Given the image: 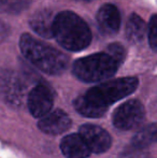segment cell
Wrapping results in <instances>:
<instances>
[{
  "instance_id": "14",
  "label": "cell",
  "mask_w": 157,
  "mask_h": 158,
  "mask_svg": "<svg viewBox=\"0 0 157 158\" xmlns=\"http://www.w3.org/2000/svg\"><path fill=\"white\" fill-rule=\"evenodd\" d=\"M155 142H157V123L142 127L132 138L131 143L136 148H145Z\"/></svg>"
},
{
  "instance_id": "1",
  "label": "cell",
  "mask_w": 157,
  "mask_h": 158,
  "mask_svg": "<svg viewBox=\"0 0 157 158\" xmlns=\"http://www.w3.org/2000/svg\"><path fill=\"white\" fill-rule=\"evenodd\" d=\"M19 48L28 61L46 74H60L69 64L67 55L29 33H24L21 37Z\"/></svg>"
},
{
  "instance_id": "18",
  "label": "cell",
  "mask_w": 157,
  "mask_h": 158,
  "mask_svg": "<svg viewBox=\"0 0 157 158\" xmlns=\"http://www.w3.org/2000/svg\"><path fill=\"white\" fill-rule=\"evenodd\" d=\"M147 31H149L150 46L154 52H157V14H154L150 19Z\"/></svg>"
},
{
  "instance_id": "2",
  "label": "cell",
  "mask_w": 157,
  "mask_h": 158,
  "mask_svg": "<svg viewBox=\"0 0 157 158\" xmlns=\"http://www.w3.org/2000/svg\"><path fill=\"white\" fill-rule=\"evenodd\" d=\"M53 33L59 45L72 52L84 50L92 41V32L86 22L71 11H64L55 16Z\"/></svg>"
},
{
  "instance_id": "5",
  "label": "cell",
  "mask_w": 157,
  "mask_h": 158,
  "mask_svg": "<svg viewBox=\"0 0 157 158\" xmlns=\"http://www.w3.org/2000/svg\"><path fill=\"white\" fill-rule=\"evenodd\" d=\"M144 106L138 100H128L118 106L112 115L114 127L122 130H130L140 126L144 121Z\"/></svg>"
},
{
  "instance_id": "16",
  "label": "cell",
  "mask_w": 157,
  "mask_h": 158,
  "mask_svg": "<svg viewBox=\"0 0 157 158\" xmlns=\"http://www.w3.org/2000/svg\"><path fill=\"white\" fill-rule=\"evenodd\" d=\"M32 0H0V11L6 14L17 15L29 8Z\"/></svg>"
},
{
  "instance_id": "13",
  "label": "cell",
  "mask_w": 157,
  "mask_h": 158,
  "mask_svg": "<svg viewBox=\"0 0 157 158\" xmlns=\"http://www.w3.org/2000/svg\"><path fill=\"white\" fill-rule=\"evenodd\" d=\"M2 92L6 97L13 103H19L23 95V86L15 75L6 73L1 79Z\"/></svg>"
},
{
  "instance_id": "7",
  "label": "cell",
  "mask_w": 157,
  "mask_h": 158,
  "mask_svg": "<svg viewBox=\"0 0 157 158\" xmlns=\"http://www.w3.org/2000/svg\"><path fill=\"white\" fill-rule=\"evenodd\" d=\"M54 103V97L50 88L44 85H37L28 95L27 104L29 112L36 118H42L51 112Z\"/></svg>"
},
{
  "instance_id": "8",
  "label": "cell",
  "mask_w": 157,
  "mask_h": 158,
  "mask_svg": "<svg viewBox=\"0 0 157 158\" xmlns=\"http://www.w3.org/2000/svg\"><path fill=\"white\" fill-rule=\"evenodd\" d=\"M97 24L103 35L112 37L118 32L121 27V13L118 6L105 3L97 12Z\"/></svg>"
},
{
  "instance_id": "10",
  "label": "cell",
  "mask_w": 157,
  "mask_h": 158,
  "mask_svg": "<svg viewBox=\"0 0 157 158\" xmlns=\"http://www.w3.org/2000/svg\"><path fill=\"white\" fill-rule=\"evenodd\" d=\"M56 15L48 9H42L34 13L29 19V26L37 35L44 39L54 38L53 26Z\"/></svg>"
},
{
  "instance_id": "4",
  "label": "cell",
  "mask_w": 157,
  "mask_h": 158,
  "mask_svg": "<svg viewBox=\"0 0 157 158\" xmlns=\"http://www.w3.org/2000/svg\"><path fill=\"white\" fill-rule=\"evenodd\" d=\"M118 67V63L107 53H97L74 61L72 72L81 81L95 83L112 77Z\"/></svg>"
},
{
  "instance_id": "11",
  "label": "cell",
  "mask_w": 157,
  "mask_h": 158,
  "mask_svg": "<svg viewBox=\"0 0 157 158\" xmlns=\"http://www.w3.org/2000/svg\"><path fill=\"white\" fill-rule=\"evenodd\" d=\"M60 150L67 158H86L92 154L87 144L79 133L66 135L60 142Z\"/></svg>"
},
{
  "instance_id": "15",
  "label": "cell",
  "mask_w": 157,
  "mask_h": 158,
  "mask_svg": "<svg viewBox=\"0 0 157 158\" xmlns=\"http://www.w3.org/2000/svg\"><path fill=\"white\" fill-rule=\"evenodd\" d=\"M73 104H74V108H76V112L85 117H89V118L101 117L107 112V110H103V109L97 108V106H93L90 102L85 100V98H84L83 96H80V97L76 98V99L74 100Z\"/></svg>"
},
{
  "instance_id": "3",
  "label": "cell",
  "mask_w": 157,
  "mask_h": 158,
  "mask_svg": "<svg viewBox=\"0 0 157 158\" xmlns=\"http://www.w3.org/2000/svg\"><path fill=\"white\" fill-rule=\"evenodd\" d=\"M138 84V79L131 77L110 80L88 89L83 97L93 106L108 110V106L112 103L132 94Z\"/></svg>"
},
{
  "instance_id": "17",
  "label": "cell",
  "mask_w": 157,
  "mask_h": 158,
  "mask_svg": "<svg viewBox=\"0 0 157 158\" xmlns=\"http://www.w3.org/2000/svg\"><path fill=\"white\" fill-rule=\"evenodd\" d=\"M108 55L110 57L114 59V60L118 63V64L119 66L124 61L126 56V52H125V48L118 43H112L108 46Z\"/></svg>"
},
{
  "instance_id": "19",
  "label": "cell",
  "mask_w": 157,
  "mask_h": 158,
  "mask_svg": "<svg viewBox=\"0 0 157 158\" xmlns=\"http://www.w3.org/2000/svg\"><path fill=\"white\" fill-rule=\"evenodd\" d=\"M6 35H8V28H6V25L0 21V41L6 39Z\"/></svg>"
},
{
  "instance_id": "6",
  "label": "cell",
  "mask_w": 157,
  "mask_h": 158,
  "mask_svg": "<svg viewBox=\"0 0 157 158\" xmlns=\"http://www.w3.org/2000/svg\"><path fill=\"white\" fill-rule=\"evenodd\" d=\"M79 135L87 144L90 153L101 154L107 152L112 143L109 132L103 128L92 124H85L79 129Z\"/></svg>"
},
{
  "instance_id": "9",
  "label": "cell",
  "mask_w": 157,
  "mask_h": 158,
  "mask_svg": "<svg viewBox=\"0 0 157 158\" xmlns=\"http://www.w3.org/2000/svg\"><path fill=\"white\" fill-rule=\"evenodd\" d=\"M71 118L67 113L61 110H55L42 117L38 123V127L44 133L56 135L67 131L71 127Z\"/></svg>"
},
{
  "instance_id": "12",
  "label": "cell",
  "mask_w": 157,
  "mask_h": 158,
  "mask_svg": "<svg viewBox=\"0 0 157 158\" xmlns=\"http://www.w3.org/2000/svg\"><path fill=\"white\" fill-rule=\"evenodd\" d=\"M147 27L145 22L136 13H132L126 24V37L130 43H140L143 41Z\"/></svg>"
},
{
  "instance_id": "20",
  "label": "cell",
  "mask_w": 157,
  "mask_h": 158,
  "mask_svg": "<svg viewBox=\"0 0 157 158\" xmlns=\"http://www.w3.org/2000/svg\"><path fill=\"white\" fill-rule=\"evenodd\" d=\"M82 1H89V0H82Z\"/></svg>"
}]
</instances>
